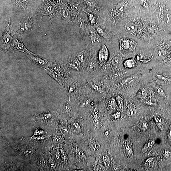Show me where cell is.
Listing matches in <instances>:
<instances>
[{
	"instance_id": "7a4b0ae2",
	"label": "cell",
	"mask_w": 171,
	"mask_h": 171,
	"mask_svg": "<svg viewBox=\"0 0 171 171\" xmlns=\"http://www.w3.org/2000/svg\"><path fill=\"white\" fill-rule=\"evenodd\" d=\"M12 37V36L10 29L9 23L2 36L1 44L3 49L6 50L9 49L11 43Z\"/></svg>"
},
{
	"instance_id": "83f0119b",
	"label": "cell",
	"mask_w": 171,
	"mask_h": 171,
	"mask_svg": "<svg viewBox=\"0 0 171 171\" xmlns=\"http://www.w3.org/2000/svg\"><path fill=\"white\" fill-rule=\"evenodd\" d=\"M156 76L157 78L159 79L162 80V81H168V79L167 77L162 74H156Z\"/></svg>"
},
{
	"instance_id": "7bdbcfd3",
	"label": "cell",
	"mask_w": 171,
	"mask_h": 171,
	"mask_svg": "<svg viewBox=\"0 0 171 171\" xmlns=\"http://www.w3.org/2000/svg\"><path fill=\"white\" fill-rule=\"evenodd\" d=\"M61 14L63 17L65 18H66L68 16V12L67 11L64 10L62 11L61 13Z\"/></svg>"
},
{
	"instance_id": "8fae6325",
	"label": "cell",
	"mask_w": 171,
	"mask_h": 171,
	"mask_svg": "<svg viewBox=\"0 0 171 171\" xmlns=\"http://www.w3.org/2000/svg\"><path fill=\"white\" fill-rule=\"evenodd\" d=\"M117 102L120 109L123 111V105H124V98L121 95H118L116 96Z\"/></svg>"
},
{
	"instance_id": "74e56055",
	"label": "cell",
	"mask_w": 171,
	"mask_h": 171,
	"mask_svg": "<svg viewBox=\"0 0 171 171\" xmlns=\"http://www.w3.org/2000/svg\"><path fill=\"white\" fill-rule=\"evenodd\" d=\"M91 100L88 99L85 101L81 103V106L82 107H85L88 105L90 103Z\"/></svg>"
},
{
	"instance_id": "bcb514c9",
	"label": "cell",
	"mask_w": 171,
	"mask_h": 171,
	"mask_svg": "<svg viewBox=\"0 0 171 171\" xmlns=\"http://www.w3.org/2000/svg\"><path fill=\"white\" fill-rule=\"evenodd\" d=\"M75 124V127L77 129H80V127L79 125L78 124V123H76V124Z\"/></svg>"
},
{
	"instance_id": "44dd1931",
	"label": "cell",
	"mask_w": 171,
	"mask_h": 171,
	"mask_svg": "<svg viewBox=\"0 0 171 171\" xmlns=\"http://www.w3.org/2000/svg\"><path fill=\"white\" fill-rule=\"evenodd\" d=\"M49 68L52 70L57 72H59L61 70V68L59 65L56 63L51 64H49Z\"/></svg>"
},
{
	"instance_id": "ba28073f",
	"label": "cell",
	"mask_w": 171,
	"mask_h": 171,
	"mask_svg": "<svg viewBox=\"0 0 171 171\" xmlns=\"http://www.w3.org/2000/svg\"><path fill=\"white\" fill-rule=\"evenodd\" d=\"M123 65L124 67L129 69L134 68L136 65V62L134 58H131L125 60L123 63Z\"/></svg>"
},
{
	"instance_id": "2e32d148",
	"label": "cell",
	"mask_w": 171,
	"mask_h": 171,
	"mask_svg": "<svg viewBox=\"0 0 171 171\" xmlns=\"http://www.w3.org/2000/svg\"><path fill=\"white\" fill-rule=\"evenodd\" d=\"M120 61V58L118 57H114L111 61V64L112 67L116 70L118 67Z\"/></svg>"
},
{
	"instance_id": "4316f807",
	"label": "cell",
	"mask_w": 171,
	"mask_h": 171,
	"mask_svg": "<svg viewBox=\"0 0 171 171\" xmlns=\"http://www.w3.org/2000/svg\"><path fill=\"white\" fill-rule=\"evenodd\" d=\"M71 65V67L73 69H77L79 66V62L77 60H75L72 62Z\"/></svg>"
},
{
	"instance_id": "484cf974",
	"label": "cell",
	"mask_w": 171,
	"mask_h": 171,
	"mask_svg": "<svg viewBox=\"0 0 171 171\" xmlns=\"http://www.w3.org/2000/svg\"><path fill=\"white\" fill-rule=\"evenodd\" d=\"M86 3L88 7L91 8H93L96 6V4L93 0H86Z\"/></svg>"
},
{
	"instance_id": "9c48e42d",
	"label": "cell",
	"mask_w": 171,
	"mask_h": 171,
	"mask_svg": "<svg viewBox=\"0 0 171 171\" xmlns=\"http://www.w3.org/2000/svg\"><path fill=\"white\" fill-rule=\"evenodd\" d=\"M155 141L154 140H151L147 142L143 147L142 151H145V150H149L153 147L155 144Z\"/></svg>"
},
{
	"instance_id": "d590c367",
	"label": "cell",
	"mask_w": 171,
	"mask_h": 171,
	"mask_svg": "<svg viewBox=\"0 0 171 171\" xmlns=\"http://www.w3.org/2000/svg\"><path fill=\"white\" fill-rule=\"evenodd\" d=\"M153 159L152 157H150L147 159L145 162V164L146 165H149L151 162H153Z\"/></svg>"
},
{
	"instance_id": "6da1fadb",
	"label": "cell",
	"mask_w": 171,
	"mask_h": 171,
	"mask_svg": "<svg viewBox=\"0 0 171 171\" xmlns=\"http://www.w3.org/2000/svg\"><path fill=\"white\" fill-rule=\"evenodd\" d=\"M120 49L126 51H134L137 46V43L132 39L120 38Z\"/></svg>"
},
{
	"instance_id": "7402d4cb",
	"label": "cell",
	"mask_w": 171,
	"mask_h": 171,
	"mask_svg": "<svg viewBox=\"0 0 171 171\" xmlns=\"http://www.w3.org/2000/svg\"><path fill=\"white\" fill-rule=\"evenodd\" d=\"M140 126L141 129L143 131L146 130L147 129L148 124L145 121H142L140 122Z\"/></svg>"
},
{
	"instance_id": "d6986e66",
	"label": "cell",
	"mask_w": 171,
	"mask_h": 171,
	"mask_svg": "<svg viewBox=\"0 0 171 171\" xmlns=\"http://www.w3.org/2000/svg\"><path fill=\"white\" fill-rule=\"evenodd\" d=\"M89 145L91 149L94 150H97L100 147V145L98 143L94 141L91 142Z\"/></svg>"
},
{
	"instance_id": "4dcf8cb0",
	"label": "cell",
	"mask_w": 171,
	"mask_h": 171,
	"mask_svg": "<svg viewBox=\"0 0 171 171\" xmlns=\"http://www.w3.org/2000/svg\"><path fill=\"white\" fill-rule=\"evenodd\" d=\"M78 56L79 60L81 62H83L85 61V56L83 52H81L79 53Z\"/></svg>"
},
{
	"instance_id": "ffe728a7",
	"label": "cell",
	"mask_w": 171,
	"mask_h": 171,
	"mask_svg": "<svg viewBox=\"0 0 171 171\" xmlns=\"http://www.w3.org/2000/svg\"><path fill=\"white\" fill-rule=\"evenodd\" d=\"M126 155L129 158L130 157L133 155V150L131 146L128 145L125 148Z\"/></svg>"
},
{
	"instance_id": "f1b7e54d",
	"label": "cell",
	"mask_w": 171,
	"mask_h": 171,
	"mask_svg": "<svg viewBox=\"0 0 171 171\" xmlns=\"http://www.w3.org/2000/svg\"><path fill=\"white\" fill-rule=\"evenodd\" d=\"M76 155L78 157L80 158H82L85 156V155L82 151L78 149H76L75 150Z\"/></svg>"
},
{
	"instance_id": "30bf717a",
	"label": "cell",
	"mask_w": 171,
	"mask_h": 171,
	"mask_svg": "<svg viewBox=\"0 0 171 171\" xmlns=\"http://www.w3.org/2000/svg\"><path fill=\"white\" fill-rule=\"evenodd\" d=\"M28 3V0H16V3L19 8H24L27 6Z\"/></svg>"
},
{
	"instance_id": "52a82bcc",
	"label": "cell",
	"mask_w": 171,
	"mask_h": 171,
	"mask_svg": "<svg viewBox=\"0 0 171 171\" xmlns=\"http://www.w3.org/2000/svg\"><path fill=\"white\" fill-rule=\"evenodd\" d=\"M136 107L132 103H130L128 106L126 114L128 116L131 117L135 115L136 113Z\"/></svg>"
},
{
	"instance_id": "603a6c76",
	"label": "cell",
	"mask_w": 171,
	"mask_h": 171,
	"mask_svg": "<svg viewBox=\"0 0 171 171\" xmlns=\"http://www.w3.org/2000/svg\"><path fill=\"white\" fill-rule=\"evenodd\" d=\"M62 138L61 136L58 135H55L53 137L54 142L56 144H59L62 141Z\"/></svg>"
},
{
	"instance_id": "9a60e30c",
	"label": "cell",
	"mask_w": 171,
	"mask_h": 171,
	"mask_svg": "<svg viewBox=\"0 0 171 171\" xmlns=\"http://www.w3.org/2000/svg\"><path fill=\"white\" fill-rule=\"evenodd\" d=\"M135 78L134 76H130L124 79L122 81V84L124 85H129L134 80Z\"/></svg>"
},
{
	"instance_id": "e0dca14e",
	"label": "cell",
	"mask_w": 171,
	"mask_h": 171,
	"mask_svg": "<svg viewBox=\"0 0 171 171\" xmlns=\"http://www.w3.org/2000/svg\"><path fill=\"white\" fill-rule=\"evenodd\" d=\"M155 53L156 57L157 59L160 60L162 59V56H163V53L162 49L160 48H156L155 49Z\"/></svg>"
},
{
	"instance_id": "1f68e13d",
	"label": "cell",
	"mask_w": 171,
	"mask_h": 171,
	"mask_svg": "<svg viewBox=\"0 0 171 171\" xmlns=\"http://www.w3.org/2000/svg\"><path fill=\"white\" fill-rule=\"evenodd\" d=\"M95 65L92 61H91L89 63L87 69L89 71H91L93 70L95 67Z\"/></svg>"
},
{
	"instance_id": "cb8c5ba5",
	"label": "cell",
	"mask_w": 171,
	"mask_h": 171,
	"mask_svg": "<svg viewBox=\"0 0 171 171\" xmlns=\"http://www.w3.org/2000/svg\"><path fill=\"white\" fill-rule=\"evenodd\" d=\"M52 116V115L51 113H45V114L42 115L40 116L39 117V118L42 120L46 121L50 119L51 118Z\"/></svg>"
},
{
	"instance_id": "3957f363",
	"label": "cell",
	"mask_w": 171,
	"mask_h": 171,
	"mask_svg": "<svg viewBox=\"0 0 171 171\" xmlns=\"http://www.w3.org/2000/svg\"><path fill=\"white\" fill-rule=\"evenodd\" d=\"M109 53L108 49L105 45H102L99 49L98 58L99 62L102 64H104L108 61Z\"/></svg>"
},
{
	"instance_id": "ab89813d",
	"label": "cell",
	"mask_w": 171,
	"mask_h": 171,
	"mask_svg": "<svg viewBox=\"0 0 171 171\" xmlns=\"http://www.w3.org/2000/svg\"><path fill=\"white\" fill-rule=\"evenodd\" d=\"M89 20H90L91 23L94 24L95 23V18L94 17L93 15L92 14H89Z\"/></svg>"
},
{
	"instance_id": "c3c4849f",
	"label": "cell",
	"mask_w": 171,
	"mask_h": 171,
	"mask_svg": "<svg viewBox=\"0 0 171 171\" xmlns=\"http://www.w3.org/2000/svg\"><path fill=\"white\" fill-rule=\"evenodd\" d=\"M109 132H106L105 134L106 135H109Z\"/></svg>"
},
{
	"instance_id": "e575fe53",
	"label": "cell",
	"mask_w": 171,
	"mask_h": 171,
	"mask_svg": "<svg viewBox=\"0 0 171 171\" xmlns=\"http://www.w3.org/2000/svg\"><path fill=\"white\" fill-rule=\"evenodd\" d=\"M145 103L149 105L150 106H155L157 104L152 102L151 100V99L150 98H148L147 99L145 102Z\"/></svg>"
},
{
	"instance_id": "7c38bea8",
	"label": "cell",
	"mask_w": 171,
	"mask_h": 171,
	"mask_svg": "<svg viewBox=\"0 0 171 171\" xmlns=\"http://www.w3.org/2000/svg\"><path fill=\"white\" fill-rule=\"evenodd\" d=\"M126 6L125 3L122 1L117 5L116 9L118 12L122 13L125 10Z\"/></svg>"
},
{
	"instance_id": "836d02e7",
	"label": "cell",
	"mask_w": 171,
	"mask_h": 171,
	"mask_svg": "<svg viewBox=\"0 0 171 171\" xmlns=\"http://www.w3.org/2000/svg\"><path fill=\"white\" fill-rule=\"evenodd\" d=\"M60 130L61 133L63 135H67L69 133L67 129L65 127H61L60 128Z\"/></svg>"
},
{
	"instance_id": "ac0fdd59",
	"label": "cell",
	"mask_w": 171,
	"mask_h": 171,
	"mask_svg": "<svg viewBox=\"0 0 171 171\" xmlns=\"http://www.w3.org/2000/svg\"><path fill=\"white\" fill-rule=\"evenodd\" d=\"M155 122L159 128L162 129V120L160 117L158 116H155L154 117Z\"/></svg>"
},
{
	"instance_id": "f6af8a7d",
	"label": "cell",
	"mask_w": 171,
	"mask_h": 171,
	"mask_svg": "<svg viewBox=\"0 0 171 171\" xmlns=\"http://www.w3.org/2000/svg\"><path fill=\"white\" fill-rule=\"evenodd\" d=\"M56 157L57 159H59L60 158V154L58 151H57L56 153Z\"/></svg>"
},
{
	"instance_id": "d6a6232c",
	"label": "cell",
	"mask_w": 171,
	"mask_h": 171,
	"mask_svg": "<svg viewBox=\"0 0 171 171\" xmlns=\"http://www.w3.org/2000/svg\"><path fill=\"white\" fill-rule=\"evenodd\" d=\"M164 157L165 159H168L170 158L171 156V151L168 150H165L164 152Z\"/></svg>"
},
{
	"instance_id": "8992f818",
	"label": "cell",
	"mask_w": 171,
	"mask_h": 171,
	"mask_svg": "<svg viewBox=\"0 0 171 171\" xmlns=\"http://www.w3.org/2000/svg\"><path fill=\"white\" fill-rule=\"evenodd\" d=\"M13 49L14 50L20 51L24 52L25 53H28V51L25 48L21 43L18 42V41L16 40L13 43Z\"/></svg>"
},
{
	"instance_id": "8d00e7d4",
	"label": "cell",
	"mask_w": 171,
	"mask_h": 171,
	"mask_svg": "<svg viewBox=\"0 0 171 171\" xmlns=\"http://www.w3.org/2000/svg\"><path fill=\"white\" fill-rule=\"evenodd\" d=\"M157 92L161 96H165V94H164V91L160 87H157Z\"/></svg>"
},
{
	"instance_id": "5bb4252c",
	"label": "cell",
	"mask_w": 171,
	"mask_h": 171,
	"mask_svg": "<svg viewBox=\"0 0 171 171\" xmlns=\"http://www.w3.org/2000/svg\"><path fill=\"white\" fill-rule=\"evenodd\" d=\"M50 137V136L46 135H38V136H33L31 137V139L33 140L42 141L44 140L48 139Z\"/></svg>"
},
{
	"instance_id": "277c9868",
	"label": "cell",
	"mask_w": 171,
	"mask_h": 171,
	"mask_svg": "<svg viewBox=\"0 0 171 171\" xmlns=\"http://www.w3.org/2000/svg\"><path fill=\"white\" fill-rule=\"evenodd\" d=\"M26 54L27 55L28 57H29V58L31 60L34 61L39 66H40L42 67V68H46V66L48 64L47 61H45L42 58H39L36 56L31 54L30 53H27Z\"/></svg>"
},
{
	"instance_id": "5b68a950",
	"label": "cell",
	"mask_w": 171,
	"mask_h": 171,
	"mask_svg": "<svg viewBox=\"0 0 171 171\" xmlns=\"http://www.w3.org/2000/svg\"><path fill=\"white\" fill-rule=\"evenodd\" d=\"M29 20H25L20 24L19 31L21 33H25L32 29L33 24Z\"/></svg>"
},
{
	"instance_id": "60d3db41",
	"label": "cell",
	"mask_w": 171,
	"mask_h": 171,
	"mask_svg": "<svg viewBox=\"0 0 171 171\" xmlns=\"http://www.w3.org/2000/svg\"><path fill=\"white\" fill-rule=\"evenodd\" d=\"M44 133V131L41 130H37L34 133V136H38V135H41Z\"/></svg>"
},
{
	"instance_id": "f35d334b",
	"label": "cell",
	"mask_w": 171,
	"mask_h": 171,
	"mask_svg": "<svg viewBox=\"0 0 171 171\" xmlns=\"http://www.w3.org/2000/svg\"><path fill=\"white\" fill-rule=\"evenodd\" d=\"M39 164L41 167H45L47 165V163L45 160H42L40 161Z\"/></svg>"
},
{
	"instance_id": "4fadbf2b",
	"label": "cell",
	"mask_w": 171,
	"mask_h": 171,
	"mask_svg": "<svg viewBox=\"0 0 171 171\" xmlns=\"http://www.w3.org/2000/svg\"><path fill=\"white\" fill-rule=\"evenodd\" d=\"M147 96V91L145 88H142L139 91L137 94V96L138 98H145Z\"/></svg>"
},
{
	"instance_id": "f546056e",
	"label": "cell",
	"mask_w": 171,
	"mask_h": 171,
	"mask_svg": "<svg viewBox=\"0 0 171 171\" xmlns=\"http://www.w3.org/2000/svg\"><path fill=\"white\" fill-rule=\"evenodd\" d=\"M63 110L66 112H70L71 110V107L68 104H65L63 106Z\"/></svg>"
},
{
	"instance_id": "b9f144b4",
	"label": "cell",
	"mask_w": 171,
	"mask_h": 171,
	"mask_svg": "<svg viewBox=\"0 0 171 171\" xmlns=\"http://www.w3.org/2000/svg\"><path fill=\"white\" fill-rule=\"evenodd\" d=\"M121 116V113L119 111L116 112L112 115V116L115 119H119Z\"/></svg>"
},
{
	"instance_id": "7dc6e473",
	"label": "cell",
	"mask_w": 171,
	"mask_h": 171,
	"mask_svg": "<svg viewBox=\"0 0 171 171\" xmlns=\"http://www.w3.org/2000/svg\"><path fill=\"white\" fill-rule=\"evenodd\" d=\"M169 136H171V131H170L169 132Z\"/></svg>"
},
{
	"instance_id": "ee69618b",
	"label": "cell",
	"mask_w": 171,
	"mask_h": 171,
	"mask_svg": "<svg viewBox=\"0 0 171 171\" xmlns=\"http://www.w3.org/2000/svg\"><path fill=\"white\" fill-rule=\"evenodd\" d=\"M50 166L52 169H54L56 167V164L55 163H54L52 161H50Z\"/></svg>"
},
{
	"instance_id": "d4e9b609",
	"label": "cell",
	"mask_w": 171,
	"mask_h": 171,
	"mask_svg": "<svg viewBox=\"0 0 171 171\" xmlns=\"http://www.w3.org/2000/svg\"><path fill=\"white\" fill-rule=\"evenodd\" d=\"M33 152V151L31 149H26L22 151V154L24 156H26L31 155Z\"/></svg>"
}]
</instances>
